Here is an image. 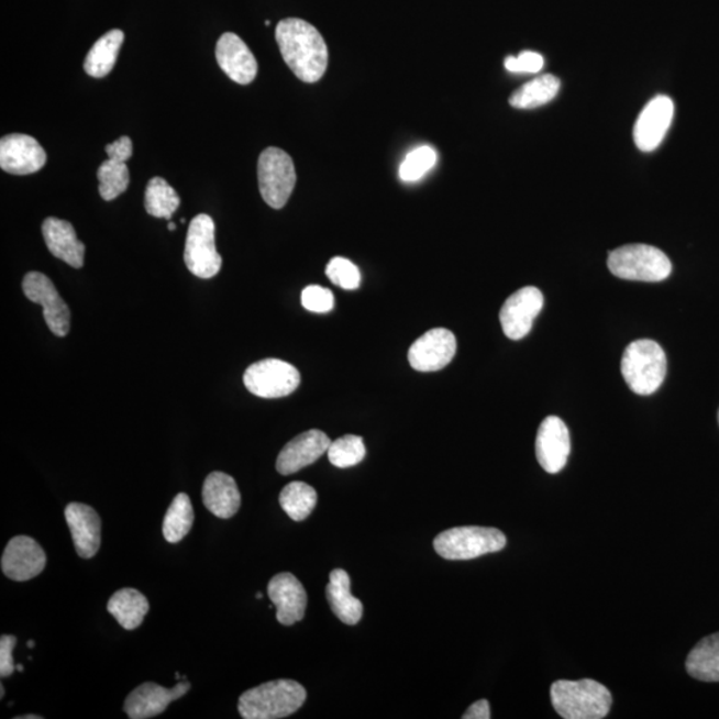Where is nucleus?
Returning <instances> with one entry per match:
<instances>
[{
  "instance_id": "nucleus-1",
  "label": "nucleus",
  "mask_w": 719,
  "mask_h": 719,
  "mask_svg": "<svg viewBox=\"0 0 719 719\" xmlns=\"http://www.w3.org/2000/svg\"><path fill=\"white\" fill-rule=\"evenodd\" d=\"M284 62L306 84H317L324 77L328 67V47L324 37L311 23L298 18H288L276 27Z\"/></svg>"
},
{
  "instance_id": "nucleus-2",
  "label": "nucleus",
  "mask_w": 719,
  "mask_h": 719,
  "mask_svg": "<svg viewBox=\"0 0 719 719\" xmlns=\"http://www.w3.org/2000/svg\"><path fill=\"white\" fill-rule=\"evenodd\" d=\"M307 692L292 679H276L247 690L239 698V712L244 719H280L298 711Z\"/></svg>"
},
{
  "instance_id": "nucleus-3",
  "label": "nucleus",
  "mask_w": 719,
  "mask_h": 719,
  "mask_svg": "<svg viewBox=\"0 0 719 719\" xmlns=\"http://www.w3.org/2000/svg\"><path fill=\"white\" fill-rule=\"evenodd\" d=\"M551 698L553 708L565 719H601L613 704L607 687L593 679L556 681Z\"/></svg>"
},
{
  "instance_id": "nucleus-4",
  "label": "nucleus",
  "mask_w": 719,
  "mask_h": 719,
  "mask_svg": "<svg viewBox=\"0 0 719 719\" xmlns=\"http://www.w3.org/2000/svg\"><path fill=\"white\" fill-rule=\"evenodd\" d=\"M621 372L634 394L649 396L657 392L667 372L664 350L653 340H637L623 352Z\"/></svg>"
},
{
  "instance_id": "nucleus-5",
  "label": "nucleus",
  "mask_w": 719,
  "mask_h": 719,
  "mask_svg": "<svg viewBox=\"0 0 719 719\" xmlns=\"http://www.w3.org/2000/svg\"><path fill=\"white\" fill-rule=\"evenodd\" d=\"M610 273L620 279L660 283L672 274V262L664 252L646 244H630L610 252Z\"/></svg>"
},
{
  "instance_id": "nucleus-6",
  "label": "nucleus",
  "mask_w": 719,
  "mask_h": 719,
  "mask_svg": "<svg viewBox=\"0 0 719 719\" xmlns=\"http://www.w3.org/2000/svg\"><path fill=\"white\" fill-rule=\"evenodd\" d=\"M507 538L495 528L460 527L440 533L433 541L438 554L445 560L464 561L502 551Z\"/></svg>"
},
{
  "instance_id": "nucleus-7",
  "label": "nucleus",
  "mask_w": 719,
  "mask_h": 719,
  "mask_svg": "<svg viewBox=\"0 0 719 719\" xmlns=\"http://www.w3.org/2000/svg\"><path fill=\"white\" fill-rule=\"evenodd\" d=\"M258 189L269 207L280 210L288 203L296 186V169L291 156L283 150H264L257 164Z\"/></svg>"
},
{
  "instance_id": "nucleus-8",
  "label": "nucleus",
  "mask_w": 719,
  "mask_h": 719,
  "mask_svg": "<svg viewBox=\"0 0 719 719\" xmlns=\"http://www.w3.org/2000/svg\"><path fill=\"white\" fill-rule=\"evenodd\" d=\"M185 262L189 273L200 279H211L222 269V256L214 245V223L206 213L198 214L189 223Z\"/></svg>"
},
{
  "instance_id": "nucleus-9",
  "label": "nucleus",
  "mask_w": 719,
  "mask_h": 719,
  "mask_svg": "<svg viewBox=\"0 0 719 719\" xmlns=\"http://www.w3.org/2000/svg\"><path fill=\"white\" fill-rule=\"evenodd\" d=\"M299 370L279 358L261 360L245 370L243 381L252 395L262 399H280L300 386Z\"/></svg>"
},
{
  "instance_id": "nucleus-10",
  "label": "nucleus",
  "mask_w": 719,
  "mask_h": 719,
  "mask_svg": "<svg viewBox=\"0 0 719 719\" xmlns=\"http://www.w3.org/2000/svg\"><path fill=\"white\" fill-rule=\"evenodd\" d=\"M23 292L30 301L43 307L44 320L55 336L65 338L71 325V312L46 275L30 273L23 279Z\"/></svg>"
},
{
  "instance_id": "nucleus-11",
  "label": "nucleus",
  "mask_w": 719,
  "mask_h": 719,
  "mask_svg": "<svg viewBox=\"0 0 719 719\" xmlns=\"http://www.w3.org/2000/svg\"><path fill=\"white\" fill-rule=\"evenodd\" d=\"M544 307V295L535 287L521 288L504 302L500 321L504 333L512 340H521L532 331L535 318Z\"/></svg>"
},
{
  "instance_id": "nucleus-12",
  "label": "nucleus",
  "mask_w": 719,
  "mask_h": 719,
  "mask_svg": "<svg viewBox=\"0 0 719 719\" xmlns=\"http://www.w3.org/2000/svg\"><path fill=\"white\" fill-rule=\"evenodd\" d=\"M456 351L454 334L445 328H434L416 340L409 349L408 360L416 370L436 372L452 362Z\"/></svg>"
},
{
  "instance_id": "nucleus-13",
  "label": "nucleus",
  "mask_w": 719,
  "mask_h": 719,
  "mask_svg": "<svg viewBox=\"0 0 719 719\" xmlns=\"http://www.w3.org/2000/svg\"><path fill=\"white\" fill-rule=\"evenodd\" d=\"M572 445L569 429L556 416H549L541 422L535 439V456L547 473H558L565 468Z\"/></svg>"
},
{
  "instance_id": "nucleus-14",
  "label": "nucleus",
  "mask_w": 719,
  "mask_h": 719,
  "mask_svg": "<svg viewBox=\"0 0 719 719\" xmlns=\"http://www.w3.org/2000/svg\"><path fill=\"white\" fill-rule=\"evenodd\" d=\"M46 162V151L33 136L11 134L0 141V168L8 174H35Z\"/></svg>"
},
{
  "instance_id": "nucleus-15",
  "label": "nucleus",
  "mask_w": 719,
  "mask_h": 719,
  "mask_svg": "<svg viewBox=\"0 0 719 719\" xmlns=\"http://www.w3.org/2000/svg\"><path fill=\"white\" fill-rule=\"evenodd\" d=\"M47 557L43 547L27 535H18L4 549L2 572L5 577L23 583L33 579L46 567Z\"/></svg>"
},
{
  "instance_id": "nucleus-16",
  "label": "nucleus",
  "mask_w": 719,
  "mask_h": 719,
  "mask_svg": "<svg viewBox=\"0 0 719 719\" xmlns=\"http://www.w3.org/2000/svg\"><path fill=\"white\" fill-rule=\"evenodd\" d=\"M674 117V103L671 98L660 95L642 110L634 125V142L643 153H652L660 146L671 129Z\"/></svg>"
},
{
  "instance_id": "nucleus-17",
  "label": "nucleus",
  "mask_w": 719,
  "mask_h": 719,
  "mask_svg": "<svg viewBox=\"0 0 719 719\" xmlns=\"http://www.w3.org/2000/svg\"><path fill=\"white\" fill-rule=\"evenodd\" d=\"M191 689L188 681L182 679L173 689H166L155 683H144L130 693L125 699L124 711L131 719L154 718L166 711L169 704L186 696Z\"/></svg>"
},
{
  "instance_id": "nucleus-18",
  "label": "nucleus",
  "mask_w": 719,
  "mask_h": 719,
  "mask_svg": "<svg viewBox=\"0 0 719 719\" xmlns=\"http://www.w3.org/2000/svg\"><path fill=\"white\" fill-rule=\"evenodd\" d=\"M268 597L276 607L277 621L292 627L305 618L307 591L291 573H279L268 584Z\"/></svg>"
},
{
  "instance_id": "nucleus-19",
  "label": "nucleus",
  "mask_w": 719,
  "mask_h": 719,
  "mask_svg": "<svg viewBox=\"0 0 719 719\" xmlns=\"http://www.w3.org/2000/svg\"><path fill=\"white\" fill-rule=\"evenodd\" d=\"M331 443V439L318 429L299 434L283 447L276 462L277 472L289 476L307 468L330 450Z\"/></svg>"
},
{
  "instance_id": "nucleus-20",
  "label": "nucleus",
  "mask_w": 719,
  "mask_h": 719,
  "mask_svg": "<svg viewBox=\"0 0 719 719\" xmlns=\"http://www.w3.org/2000/svg\"><path fill=\"white\" fill-rule=\"evenodd\" d=\"M217 60L226 77L239 85H250L257 75V62L247 44L236 34L225 33L217 44Z\"/></svg>"
},
{
  "instance_id": "nucleus-21",
  "label": "nucleus",
  "mask_w": 719,
  "mask_h": 719,
  "mask_svg": "<svg viewBox=\"0 0 719 719\" xmlns=\"http://www.w3.org/2000/svg\"><path fill=\"white\" fill-rule=\"evenodd\" d=\"M65 516L78 556L92 558L102 542V521L99 515L86 504L71 502L66 508Z\"/></svg>"
},
{
  "instance_id": "nucleus-22",
  "label": "nucleus",
  "mask_w": 719,
  "mask_h": 719,
  "mask_svg": "<svg viewBox=\"0 0 719 719\" xmlns=\"http://www.w3.org/2000/svg\"><path fill=\"white\" fill-rule=\"evenodd\" d=\"M42 232L48 251L55 257L74 268L84 267L86 247L71 223L58 218H47L43 222Z\"/></svg>"
},
{
  "instance_id": "nucleus-23",
  "label": "nucleus",
  "mask_w": 719,
  "mask_h": 719,
  "mask_svg": "<svg viewBox=\"0 0 719 719\" xmlns=\"http://www.w3.org/2000/svg\"><path fill=\"white\" fill-rule=\"evenodd\" d=\"M203 502L219 519L229 520L242 506V495L233 477L223 472H212L203 485Z\"/></svg>"
},
{
  "instance_id": "nucleus-24",
  "label": "nucleus",
  "mask_w": 719,
  "mask_h": 719,
  "mask_svg": "<svg viewBox=\"0 0 719 719\" xmlns=\"http://www.w3.org/2000/svg\"><path fill=\"white\" fill-rule=\"evenodd\" d=\"M325 595L334 616L346 626L353 627L362 620L363 604L351 593L350 574L343 569H334L330 574Z\"/></svg>"
},
{
  "instance_id": "nucleus-25",
  "label": "nucleus",
  "mask_w": 719,
  "mask_h": 719,
  "mask_svg": "<svg viewBox=\"0 0 719 719\" xmlns=\"http://www.w3.org/2000/svg\"><path fill=\"white\" fill-rule=\"evenodd\" d=\"M110 613L125 630H134L142 626L147 616L150 604L146 596L132 588L120 589L110 598L107 605Z\"/></svg>"
},
{
  "instance_id": "nucleus-26",
  "label": "nucleus",
  "mask_w": 719,
  "mask_h": 719,
  "mask_svg": "<svg viewBox=\"0 0 719 719\" xmlns=\"http://www.w3.org/2000/svg\"><path fill=\"white\" fill-rule=\"evenodd\" d=\"M123 42L124 33L120 30H111L100 37L86 56L85 71L92 78L107 77L115 66Z\"/></svg>"
},
{
  "instance_id": "nucleus-27",
  "label": "nucleus",
  "mask_w": 719,
  "mask_h": 719,
  "mask_svg": "<svg viewBox=\"0 0 719 719\" xmlns=\"http://www.w3.org/2000/svg\"><path fill=\"white\" fill-rule=\"evenodd\" d=\"M686 671L704 683H719V633L705 637L687 655Z\"/></svg>"
},
{
  "instance_id": "nucleus-28",
  "label": "nucleus",
  "mask_w": 719,
  "mask_h": 719,
  "mask_svg": "<svg viewBox=\"0 0 719 719\" xmlns=\"http://www.w3.org/2000/svg\"><path fill=\"white\" fill-rule=\"evenodd\" d=\"M560 79L553 75H542L523 85L509 99L510 106L519 110H533L556 98L560 91Z\"/></svg>"
},
{
  "instance_id": "nucleus-29",
  "label": "nucleus",
  "mask_w": 719,
  "mask_h": 719,
  "mask_svg": "<svg viewBox=\"0 0 719 719\" xmlns=\"http://www.w3.org/2000/svg\"><path fill=\"white\" fill-rule=\"evenodd\" d=\"M280 507L289 519L305 521L318 506V494L311 485L295 482L284 487L280 494Z\"/></svg>"
},
{
  "instance_id": "nucleus-30",
  "label": "nucleus",
  "mask_w": 719,
  "mask_h": 719,
  "mask_svg": "<svg viewBox=\"0 0 719 719\" xmlns=\"http://www.w3.org/2000/svg\"><path fill=\"white\" fill-rule=\"evenodd\" d=\"M193 508L186 494L174 498L163 521V535L169 544H178L191 531L193 526Z\"/></svg>"
},
{
  "instance_id": "nucleus-31",
  "label": "nucleus",
  "mask_w": 719,
  "mask_h": 719,
  "mask_svg": "<svg viewBox=\"0 0 719 719\" xmlns=\"http://www.w3.org/2000/svg\"><path fill=\"white\" fill-rule=\"evenodd\" d=\"M144 206L151 217L169 220L178 211L180 198L166 180L154 178L148 181Z\"/></svg>"
},
{
  "instance_id": "nucleus-32",
  "label": "nucleus",
  "mask_w": 719,
  "mask_h": 719,
  "mask_svg": "<svg viewBox=\"0 0 719 719\" xmlns=\"http://www.w3.org/2000/svg\"><path fill=\"white\" fill-rule=\"evenodd\" d=\"M99 193L106 201L115 200L128 191L129 167L123 162L107 159L98 169Z\"/></svg>"
},
{
  "instance_id": "nucleus-33",
  "label": "nucleus",
  "mask_w": 719,
  "mask_h": 719,
  "mask_svg": "<svg viewBox=\"0 0 719 719\" xmlns=\"http://www.w3.org/2000/svg\"><path fill=\"white\" fill-rule=\"evenodd\" d=\"M327 453L333 466L345 469L362 463L367 450H365L362 438L346 434V436L332 441Z\"/></svg>"
},
{
  "instance_id": "nucleus-34",
  "label": "nucleus",
  "mask_w": 719,
  "mask_h": 719,
  "mask_svg": "<svg viewBox=\"0 0 719 719\" xmlns=\"http://www.w3.org/2000/svg\"><path fill=\"white\" fill-rule=\"evenodd\" d=\"M438 162V154L432 147L422 146L409 153L400 166V179L406 182L418 181L431 172Z\"/></svg>"
},
{
  "instance_id": "nucleus-35",
  "label": "nucleus",
  "mask_w": 719,
  "mask_h": 719,
  "mask_svg": "<svg viewBox=\"0 0 719 719\" xmlns=\"http://www.w3.org/2000/svg\"><path fill=\"white\" fill-rule=\"evenodd\" d=\"M325 274L333 284H336L340 288L349 289V291L357 289L360 283H362L358 268L349 258L344 257H333L328 263Z\"/></svg>"
},
{
  "instance_id": "nucleus-36",
  "label": "nucleus",
  "mask_w": 719,
  "mask_h": 719,
  "mask_svg": "<svg viewBox=\"0 0 719 719\" xmlns=\"http://www.w3.org/2000/svg\"><path fill=\"white\" fill-rule=\"evenodd\" d=\"M301 305L309 312L328 313L334 307L333 294L320 286H309L301 294Z\"/></svg>"
},
{
  "instance_id": "nucleus-37",
  "label": "nucleus",
  "mask_w": 719,
  "mask_h": 719,
  "mask_svg": "<svg viewBox=\"0 0 719 719\" xmlns=\"http://www.w3.org/2000/svg\"><path fill=\"white\" fill-rule=\"evenodd\" d=\"M506 67L509 73L535 74L544 67V58L538 53L523 52L519 56H508Z\"/></svg>"
},
{
  "instance_id": "nucleus-38",
  "label": "nucleus",
  "mask_w": 719,
  "mask_h": 719,
  "mask_svg": "<svg viewBox=\"0 0 719 719\" xmlns=\"http://www.w3.org/2000/svg\"><path fill=\"white\" fill-rule=\"evenodd\" d=\"M16 642L15 635H2L0 639V676L2 678L10 677L16 671L14 659H12Z\"/></svg>"
},
{
  "instance_id": "nucleus-39",
  "label": "nucleus",
  "mask_w": 719,
  "mask_h": 719,
  "mask_svg": "<svg viewBox=\"0 0 719 719\" xmlns=\"http://www.w3.org/2000/svg\"><path fill=\"white\" fill-rule=\"evenodd\" d=\"M106 153L109 155V159L125 163L134 153V144H132L129 136H122L117 142L109 144L106 147Z\"/></svg>"
},
{
  "instance_id": "nucleus-40",
  "label": "nucleus",
  "mask_w": 719,
  "mask_h": 719,
  "mask_svg": "<svg viewBox=\"0 0 719 719\" xmlns=\"http://www.w3.org/2000/svg\"><path fill=\"white\" fill-rule=\"evenodd\" d=\"M464 719H489L490 718V708L487 699H479V701L473 704L468 710L465 711L463 716Z\"/></svg>"
},
{
  "instance_id": "nucleus-41",
  "label": "nucleus",
  "mask_w": 719,
  "mask_h": 719,
  "mask_svg": "<svg viewBox=\"0 0 719 719\" xmlns=\"http://www.w3.org/2000/svg\"><path fill=\"white\" fill-rule=\"evenodd\" d=\"M18 719H42L41 716H23V717H18Z\"/></svg>"
},
{
  "instance_id": "nucleus-42",
  "label": "nucleus",
  "mask_w": 719,
  "mask_h": 719,
  "mask_svg": "<svg viewBox=\"0 0 719 719\" xmlns=\"http://www.w3.org/2000/svg\"><path fill=\"white\" fill-rule=\"evenodd\" d=\"M168 230H169V231H175V230H176V224L173 223V222H169V223H168Z\"/></svg>"
},
{
  "instance_id": "nucleus-43",
  "label": "nucleus",
  "mask_w": 719,
  "mask_h": 719,
  "mask_svg": "<svg viewBox=\"0 0 719 719\" xmlns=\"http://www.w3.org/2000/svg\"><path fill=\"white\" fill-rule=\"evenodd\" d=\"M27 645H29V648H34V646H35V642L30 640V641L27 642Z\"/></svg>"
},
{
  "instance_id": "nucleus-44",
  "label": "nucleus",
  "mask_w": 719,
  "mask_h": 719,
  "mask_svg": "<svg viewBox=\"0 0 719 719\" xmlns=\"http://www.w3.org/2000/svg\"><path fill=\"white\" fill-rule=\"evenodd\" d=\"M16 671H18V672H23V665H18V666H16Z\"/></svg>"
},
{
  "instance_id": "nucleus-45",
  "label": "nucleus",
  "mask_w": 719,
  "mask_h": 719,
  "mask_svg": "<svg viewBox=\"0 0 719 719\" xmlns=\"http://www.w3.org/2000/svg\"><path fill=\"white\" fill-rule=\"evenodd\" d=\"M256 598H257V599H261V598H263V595H262V593H257V595H256Z\"/></svg>"
},
{
  "instance_id": "nucleus-46",
  "label": "nucleus",
  "mask_w": 719,
  "mask_h": 719,
  "mask_svg": "<svg viewBox=\"0 0 719 719\" xmlns=\"http://www.w3.org/2000/svg\"><path fill=\"white\" fill-rule=\"evenodd\" d=\"M0 697H2V698L4 697V689H3V686H2V694H0Z\"/></svg>"
},
{
  "instance_id": "nucleus-47",
  "label": "nucleus",
  "mask_w": 719,
  "mask_h": 719,
  "mask_svg": "<svg viewBox=\"0 0 719 719\" xmlns=\"http://www.w3.org/2000/svg\"><path fill=\"white\" fill-rule=\"evenodd\" d=\"M718 422H719V412H718Z\"/></svg>"
}]
</instances>
